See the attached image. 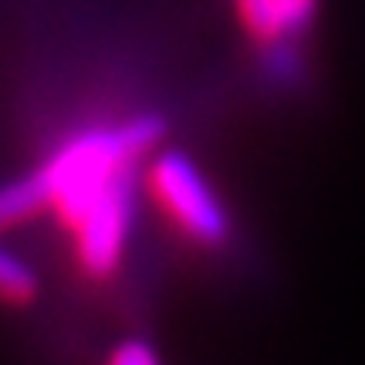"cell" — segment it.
Here are the masks:
<instances>
[{
    "label": "cell",
    "instance_id": "obj_1",
    "mask_svg": "<svg viewBox=\"0 0 365 365\" xmlns=\"http://www.w3.org/2000/svg\"><path fill=\"white\" fill-rule=\"evenodd\" d=\"M159 125L135 118L125 125L85 132L51 156L54 217L71 234V247L88 277H112L129 237V182L139 159L156 145Z\"/></svg>",
    "mask_w": 365,
    "mask_h": 365
},
{
    "label": "cell",
    "instance_id": "obj_2",
    "mask_svg": "<svg viewBox=\"0 0 365 365\" xmlns=\"http://www.w3.org/2000/svg\"><path fill=\"white\" fill-rule=\"evenodd\" d=\"M149 193L163 210V217L180 230L186 240L200 247H217L227 240V213H223L217 193L200 176L190 159L166 153L149 166Z\"/></svg>",
    "mask_w": 365,
    "mask_h": 365
},
{
    "label": "cell",
    "instance_id": "obj_3",
    "mask_svg": "<svg viewBox=\"0 0 365 365\" xmlns=\"http://www.w3.org/2000/svg\"><path fill=\"white\" fill-rule=\"evenodd\" d=\"M230 4L244 34L267 51H284L291 41L301 38L318 7V0H230Z\"/></svg>",
    "mask_w": 365,
    "mask_h": 365
},
{
    "label": "cell",
    "instance_id": "obj_4",
    "mask_svg": "<svg viewBox=\"0 0 365 365\" xmlns=\"http://www.w3.org/2000/svg\"><path fill=\"white\" fill-rule=\"evenodd\" d=\"M38 298V281L24 261L0 247V301L4 304H31Z\"/></svg>",
    "mask_w": 365,
    "mask_h": 365
},
{
    "label": "cell",
    "instance_id": "obj_5",
    "mask_svg": "<svg viewBox=\"0 0 365 365\" xmlns=\"http://www.w3.org/2000/svg\"><path fill=\"white\" fill-rule=\"evenodd\" d=\"M153 359H156V355H153V349H145V345H139V341H135V345H129V349H118V352L112 355V362H122V365H132V362L149 365Z\"/></svg>",
    "mask_w": 365,
    "mask_h": 365
}]
</instances>
